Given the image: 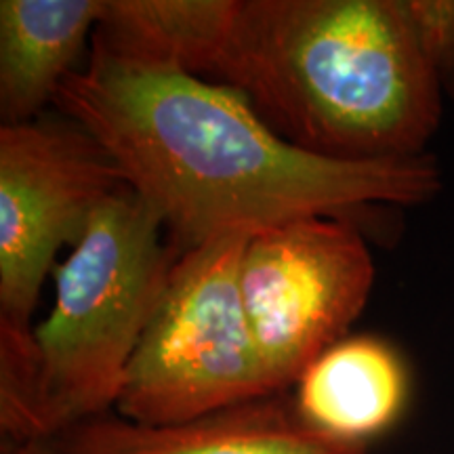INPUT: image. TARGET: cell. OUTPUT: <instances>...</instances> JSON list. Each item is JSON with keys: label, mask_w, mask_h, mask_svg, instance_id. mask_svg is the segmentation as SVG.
<instances>
[{"label": "cell", "mask_w": 454, "mask_h": 454, "mask_svg": "<svg viewBox=\"0 0 454 454\" xmlns=\"http://www.w3.org/2000/svg\"><path fill=\"white\" fill-rule=\"evenodd\" d=\"M372 286L374 261L354 221L305 217L251 236L240 288L276 394L294 387L317 356L349 337Z\"/></svg>", "instance_id": "obj_5"}, {"label": "cell", "mask_w": 454, "mask_h": 454, "mask_svg": "<svg viewBox=\"0 0 454 454\" xmlns=\"http://www.w3.org/2000/svg\"><path fill=\"white\" fill-rule=\"evenodd\" d=\"M106 0L0 3V114L4 127L41 118L99 26Z\"/></svg>", "instance_id": "obj_9"}, {"label": "cell", "mask_w": 454, "mask_h": 454, "mask_svg": "<svg viewBox=\"0 0 454 454\" xmlns=\"http://www.w3.org/2000/svg\"><path fill=\"white\" fill-rule=\"evenodd\" d=\"M251 236L230 231L177 259L129 362L118 417L173 425L276 395L240 288Z\"/></svg>", "instance_id": "obj_4"}, {"label": "cell", "mask_w": 454, "mask_h": 454, "mask_svg": "<svg viewBox=\"0 0 454 454\" xmlns=\"http://www.w3.org/2000/svg\"><path fill=\"white\" fill-rule=\"evenodd\" d=\"M53 106L104 147L185 251L305 217L362 225L374 208L427 202L442 187L434 156L349 162L309 154L270 129L236 89L98 36L89 64L66 78Z\"/></svg>", "instance_id": "obj_1"}, {"label": "cell", "mask_w": 454, "mask_h": 454, "mask_svg": "<svg viewBox=\"0 0 454 454\" xmlns=\"http://www.w3.org/2000/svg\"><path fill=\"white\" fill-rule=\"evenodd\" d=\"M207 81L331 160L427 154L442 118L408 0H234Z\"/></svg>", "instance_id": "obj_2"}, {"label": "cell", "mask_w": 454, "mask_h": 454, "mask_svg": "<svg viewBox=\"0 0 454 454\" xmlns=\"http://www.w3.org/2000/svg\"><path fill=\"white\" fill-rule=\"evenodd\" d=\"M164 223L129 187L55 270V301L27 339H0V425L15 444L114 411L129 362L177 263Z\"/></svg>", "instance_id": "obj_3"}, {"label": "cell", "mask_w": 454, "mask_h": 454, "mask_svg": "<svg viewBox=\"0 0 454 454\" xmlns=\"http://www.w3.org/2000/svg\"><path fill=\"white\" fill-rule=\"evenodd\" d=\"M411 397L406 360L389 340L357 334L316 357L294 383L293 406L326 438L364 446L400 421Z\"/></svg>", "instance_id": "obj_8"}, {"label": "cell", "mask_w": 454, "mask_h": 454, "mask_svg": "<svg viewBox=\"0 0 454 454\" xmlns=\"http://www.w3.org/2000/svg\"><path fill=\"white\" fill-rule=\"evenodd\" d=\"M9 454H59L55 438H38L20 442Z\"/></svg>", "instance_id": "obj_11"}, {"label": "cell", "mask_w": 454, "mask_h": 454, "mask_svg": "<svg viewBox=\"0 0 454 454\" xmlns=\"http://www.w3.org/2000/svg\"><path fill=\"white\" fill-rule=\"evenodd\" d=\"M61 116V114H59ZM121 170L70 118L0 129V337L26 339L55 254L76 247Z\"/></svg>", "instance_id": "obj_6"}, {"label": "cell", "mask_w": 454, "mask_h": 454, "mask_svg": "<svg viewBox=\"0 0 454 454\" xmlns=\"http://www.w3.org/2000/svg\"><path fill=\"white\" fill-rule=\"evenodd\" d=\"M408 9L442 95L454 99V0H408Z\"/></svg>", "instance_id": "obj_10"}, {"label": "cell", "mask_w": 454, "mask_h": 454, "mask_svg": "<svg viewBox=\"0 0 454 454\" xmlns=\"http://www.w3.org/2000/svg\"><path fill=\"white\" fill-rule=\"evenodd\" d=\"M59 454H368L308 427L282 394L173 425L101 414L55 435Z\"/></svg>", "instance_id": "obj_7"}]
</instances>
